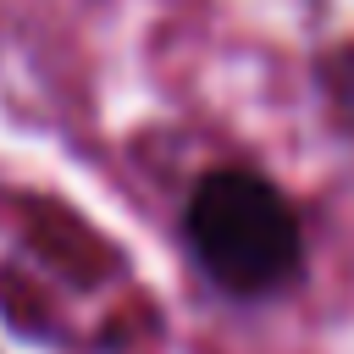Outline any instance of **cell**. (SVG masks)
<instances>
[{
    "mask_svg": "<svg viewBox=\"0 0 354 354\" xmlns=\"http://www.w3.org/2000/svg\"><path fill=\"white\" fill-rule=\"evenodd\" d=\"M188 243L199 266L243 299L277 293L304 266L293 205L254 171H210L188 199Z\"/></svg>",
    "mask_w": 354,
    "mask_h": 354,
    "instance_id": "6da1fadb",
    "label": "cell"
}]
</instances>
